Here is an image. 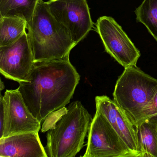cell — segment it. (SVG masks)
I'll return each mask as SVG.
<instances>
[{
    "instance_id": "8",
    "label": "cell",
    "mask_w": 157,
    "mask_h": 157,
    "mask_svg": "<svg viewBox=\"0 0 157 157\" xmlns=\"http://www.w3.org/2000/svg\"><path fill=\"white\" fill-rule=\"evenodd\" d=\"M96 27L108 54L124 68L136 66L140 52L113 18L100 17Z\"/></svg>"
},
{
    "instance_id": "1",
    "label": "cell",
    "mask_w": 157,
    "mask_h": 157,
    "mask_svg": "<svg viewBox=\"0 0 157 157\" xmlns=\"http://www.w3.org/2000/svg\"><path fill=\"white\" fill-rule=\"evenodd\" d=\"M80 76L65 59L35 61L27 82L18 88L25 104L40 122L70 101Z\"/></svg>"
},
{
    "instance_id": "7",
    "label": "cell",
    "mask_w": 157,
    "mask_h": 157,
    "mask_svg": "<svg viewBox=\"0 0 157 157\" xmlns=\"http://www.w3.org/2000/svg\"><path fill=\"white\" fill-rule=\"evenodd\" d=\"M49 11L77 45L93 27L87 0H50Z\"/></svg>"
},
{
    "instance_id": "14",
    "label": "cell",
    "mask_w": 157,
    "mask_h": 157,
    "mask_svg": "<svg viewBox=\"0 0 157 157\" xmlns=\"http://www.w3.org/2000/svg\"><path fill=\"white\" fill-rule=\"evenodd\" d=\"M27 29L26 21L21 18L0 17V46L9 45L19 39Z\"/></svg>"
},
{
    "instance_id": "12",
    "label": "cell",
    "mask_w": 157,
    "mask_h": 157,
    "mask_svg": "<svg viewBox=\"0 0 157 157\" xmlns=\"http://www.w3.org/2000/svg\"><path fill=\"white\" fill-rule=\"evenodd\" d=\"M135 129L140 157H157V114L141 121Z\"/></svg>"
},
{
    "instance_id": "5",
    "label": "cell",
    "mask_w": 157,
    "mask_h": 157,
    "mask_svg": "<svg viewBox=\"0 0 157 157\" xmlns=\"http://www.w3.org/2000/svg\"><path fill=\"white\" fill-rule=\"evenodd\" d=\"M41 123L28 109L18 89L6 90L0 97V139L39 132Z\"/></svg>"
},
{
    "instance_id": "4",
    "label": "cell",
    "mask_w": 157,
    "mask_h": 157,
    "mask_svg": "<svg viewBox=\"0 0 157 157\" xmlns=\"http://www.w3.org/2000/svg\"><path fill=\"white\" fill-rule=\"evenodd\" d=\"M157 91V79L136 67L124 68L113 93L114 101L136 127Z\"/></svg>"
},
{
    "instance_id": "15",
    "label": "cell",
    "mask_w": 157,
    "mask_h": 157,
    "mask_svg": "<svg viewBox=\"0 0 157 157\" xmlns=\"http://www.w3.org/2000/svg\"><path fill=\"white\" fill-rule=\"evenodd\" d=\"M135 13L137 21L147 27L157 42V0H144Z\"/></svg>"
},
{
    "instance_id": "2",
    "label": "cell",
    "mask_w": 157,
    "mask_h": 157,
    "mask_svg": "<svg viewBox=\"0 0 157 157\" xmlns=\"http://www.w3.org/2000/svg\"><path fill=\"white\" fill-rule=\"evenodd\" d=\"M59 111L48 128L45 150L48 157H75L84 146L93 118L78 101Z\"/></svg>"
},
{
    "instance_id": "13",
    "label": "cell",
    "mask_w": 157,
    "mask_h": 157,
    "mask_svg": "<svg viewBox=\"0 0 157 157\" xmlns=\"http://www.w3.org/2000/svg\"><path fill=\"white\" fill-rule=\"evenodd\" d=\"M39 0H0V17L21 18L30 24Z\"/></svg>"
},
{
    "instance_id": "6",
    "label": "cell",
    "mask_w": 157,
    "mask_h": 157,
    "mask_svg": "<svg viewBox=\"0 0 157 157\" xmlns=\"http://www.w3.org/2000/svg\"><path fill=\"white\" fill-rule=\"evenodd\" d=\"M82 157H134L106 117L96 110Z\"/></svg>"
},
{
    "instance_id": "3",
    "label": "cell",
    "mask_w": 157,
    "mask_h": 157,
    "mask_svg": "<svg viewBox=\"0 0 157 157\" xmlns=\"http://www.w3.org/2000/svg\"><path fill=\"white\" fill-rule=\"evenodd\" d=\"M27 30L35 61L68 58L77 45L43 0L38 1Z\"/></svg>"
},
{
    "instance_id": "9",
    "label": "cell",
    "mask_w": 157,
    "mask_h": 157,
    "mask_svg": "<svg viewBox=\"0 0 157 157\" xmlns=\"http://www.w3.org/2000/svg\"><path fill=\"white\" fill-rule=\"evenodd\" d=\"M34 62L27 32L13 44L0 46V72L6 78L27 82Z\"/></svg>"
},
{
    "instance_id": "11",
    "label": "cell",
    "mask_w": 157,
    "mask_h": 157,
    "mask_svg": "<svg viewBox=\"0 0 157 157\" xmlns=\"http://www.w3.org/2000/svg\"><path fill=\"white\" fill-rule=\"evenodd\" d=\"M1 157H48L38 132H26L0 139Z\"/></svg>"
},
{
    "instance_id": "17",
    "label": "cell",
    "mask_w": 157,
    "mask_h": 157,
    "mask_svg": "<svg viewBox=\"0 0 157 157\" xmlns=\"http://www.w3.org/2000/svg\"><path fill=\"white\" fill-rule=\"evenodd\" d=\"M5 88V86H4V83L2 82V81L1 80V83H0V90L1 91H2L3 89Z\"/></svg>"
},
{
    "instance_id": "16",
    "label": "cell",
    "mask_w": 157,
    "mask_h": 157,
    "mask_svg": "<svg viewBox=\"0 0 157 157\" xmlns=\"http://www.w3.org/2000/svg\"><path fill=\"white\" fill-rule=\"evenodd\" d=\"M157 114V91L149 104L147 106L142 112L141 121Z\"/></svg>"
},
{
    "instance_id": "10",
    "label": "cell",
    "mask_w": 157,
    "mask_h": 157,
    "mask_svg": "<svg viewBox=\"0 0 157 157\" xmlns=\"http://www.w3.org/2000/svg\"><path fill=\"white\" fill-rule=\"evenodd\" d=\"M96 110L101 113L127 146L134 157H140L135 127L114 101L106 95L95 98Z\"/></svg>"
}]
</instances>
